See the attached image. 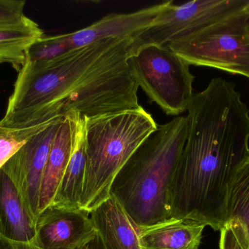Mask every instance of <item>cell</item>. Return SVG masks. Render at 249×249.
<instances>
[{
    "mask_svg": "<svg viewBox=\"0 0 249 249\" xmlns=\"http://www.w3.org/2000/svg\"><path fill=\"white\" fill-rule=\"evenodd\" d=\"M84 117L79 115L71 157L51 206L66 209H80L86 172Z\"/></svg>",
    "mask_w": 249,
    "mask_h": 249,
    "instance_id": "5bb4252c",
    "label": "cell"
},
{
    "mask_svg": "<svg viewBox=\"0 0 249 249\" xmlns=\"http://www.w3.org/2000/svg\"><path fill=\"white\" fill-rule=\"evenodd\" d=\"M219 249H249V238L241 224L228 222L221 230Z\"/></svg>",
    "mask_w": 249,
    "mask_h": 249,
    "instance_id": "d6986e66",
    "label": "cell"
},
{
    "mask_svg": "<svg viewBox=\"0 0 249 249\" xmlns=\"http://www.w3.org/2000/svg\"><path fill=\"white\" fill-rule=\"evenodd\" d=\"M36 232L42 249H83L97 238L89 211L54 206L39 214Z\"/></svg>",
    "mask_w": 249,
    "mask_h": 249,
    "instance_id": "9c48e42d",
    "label": "cell"
},
{
    "mask_svg": "<svg viewBox=\"0 0 249 249\" xmlns=\"http://www.w3.org/2000/svg\"><path fill=\"white\" fill-rule=\"evenodd\" d=\"M206 225L190 219H171L140 230L141 249H199Z\"/></svg>",
    "mask_w": 249,
    "mask_h": 249,
    "instance_id": "7c38bea8",
    "label": "cell"
},
{
    "mask_svg": "<svg viewBox=\"0 0 249 249\" xmlns=\"http://www.w3.org/2000/svg\"><path fill=\"white\" fill-rule=\"evenodd\" d=\"M246 12H247V17H248V20H247V30L249 34V5L246 9Z\"/></svg>",
    "mask_w": 249,
    "mask_h": 249,
    "instance_id": "44dd1931",
    "label": "cell"
},
{
    "mask_svg": "<svg viewBox=\"0 0 249 249\" xmlns=\"http://www.w3.org/2000/svg\"><path fill=\"white\" fill-rule=\"evenodd\" d=\"M64 117L55 118L34 136L1 168L13 181L36 225L44 171L54 137Z\"/></svg>",
    "mask_w": 249,
    "mask_h": 249,
    "instance_id": "ba28073f",
    "label": "cell"
},
{
    "mask_svg": "<svg viewBox=\"0 0 249 249\" xmlns=\"http://www.w3.org/2000/svg\"><path fill=\"white\" fill-rule=\"evenodd\" d=\"M57 118L42 120L19 128L0 127V170L30 139Z\"/></svg>",
    "mask_w": 249,
    "mask_h": 249,
    "instance_id": "e0dca14e",
    "label": "cell"
},
{
    "mask_svg": "<svg viewBox=\"0 0 249 249\" xmlns=\"http://www.w3.org/2000/svg\"><path fill=\"white\" fill-rule=\"evenodd\" d=\"M84 120L87 162L80 209L90 213L110 196L117 174L158 124L141 105Z\"/></svg>",
    "mask_w": 249,
    "mask_h": 249,
    "instance_id": "3957f363",
    "label": "cell"
},
{
    "mask_svg": "<svg viewBox=\"0 0 249 249\" xmlns=\"http://www.w3.org/2000/svg\"><path fill=\"white\" fill-rule=\"evenodd\" d=\"M45 36L39 25L29 19L20 26L0 29V63H7L20 70L29 48Z\"/></svg>",
    "mask_w": 249,
    "mask_h": 249,
    "instance_id": "9a60e30c",
    "label": "cell"
},
{
    "mask_svg": "<svg viewBox=\"0 0 249 249\" xmlns=\"http://www.w3.org/2000/svg\"><path fill=\"white\" fill-rule=\"evenodd\" d=\"M187 136V115L158 125L115 176L109 195L139 230L171 219V188Z\"/></svg>",
    "mask_w": 249,
    "mask_h": 249,
    "instance_id": "7a4b0ae2",
    "label": "cell"
},
{
    "mask_svg": "<svg viewBox=\"0 0 249 249\" xmlns=\"http://www.w3.org/2000/svg\"><path fill=\"white\" fill-rule=\"evenodd\" d=\"M0 234L12 241L36 239V224L31 218L13 181L0 170Z\"/></svg>",
    "mask_w": 249,
    "mask_h": 249,
    "instance_id": "4fadbf2b",
    "label": "cell"
},
{
    "mask_svg": "<svg viewBox=\"0 0 249 249\" xmlns=\"http://www.w3.org/2000/svg\"><path fill=\"white\" fill-rule=\"evenodd\" d=\"M83 249H96L92 248V247H90V245H89V246H87V247H85V248Z\"/></svg>",
    "mask_w": 249,
    "mask_h": 249,
    "instance_id": "7402d4cb",
    "label": "cell"
},
{
    "mask_svg": "<svg viewBox=\"0 0 249 249\" xmlns=\"http://www.w3.org/2000/svg\"><path fill=\"white\" fill-rule=\"evenodd\" d=\"M127 64L149 102H155L165 114L173 116L187 111L194 95L195 76L190 64L168 45L145 44L133 47Z\"/></svg>",
    "mask_w": 249,
    "mask_h": 249,
    "instance_id": "277c9868",
    "label": "cell"
},
{
    "mask_svg": "<svg viewBox=\"0 0 249 249\" xmlns=\"http://www.w3.org/2000/svg\"><path fill=\"white\" fill-rule=\"evenodd\" d=\"M24 0H0V29L15 27L29 20L24 14Z\"/></svg>",
    "mask_w": 249,
    "mask_h": 249,
    "instance_id": "ac0fdd59",
    "label": "cell"
},
{
    "mask_svg": "<svg viewBox=\"0 0 249 249\" xmlns=\"http://www.w3.org/2000/svg\"><path fill=\"white\" fill-rule=\"evenodd\" d=\"M249 5V0H195L180 5L170 0L152 24L135 38L134 48L168 45L190 38L240 14Z\"/></svg>",
    "mask_w": 249,
    "mask_h": 249,
    "instance_id": "8992f818",
    "label": "cell"
},
{
    "mask_svg": "<svg viewBox=\"0 0 249 249\" xmlns=\"http://www.w3.org/2000/svg\"><path fill=\"white\" fill-rule=\"evenodd\" d=\"M247 20L245 10L200 33L171 42L168 46L190 65L212 67L249 78Z\"/></svg>",
    "mask_w": 249,
    "mask_h": 249,
    "instance_id": "5b68a950",
    "label": "cell"
},
{
    "mask_svg": "<svg viewBox=\"0 0 249 249\" xmlns=\"http://www.w3.org/2000/svg\"><path fill=\"white\" fill-rule=\"evenodd\" d=\"M0 249H42L36 240L31 242L12 241L0 234Z\"/></svg>",
    "mask_w": 249,
    "mask_h": 249,
    "instance_id": "ffe728a7",
    "label": "cell"
},
{
    "mask_svg": "<svg viewBox=\"0 0 249 249\" xmlns=\"http://www.w3.org/2000/svg\"><path fill=\"white\" fill-rule=\"evenodd\" d=\"M230 222L241 224L249 240V157L235 171L228 187L225 225Z\"/></svg>",
    "mask_w": 249,
    "mask_h": 249,
    "instance_id": "2e32d148",
    "label": "cell"
},
{
    "mask_svg": "<svg viewBox=\"0 0 249 249\" xmlns=\"http://www.w3.org/2000/svg\"><path fill=\"white\" fill-rule=\"evenodd\" d=\"M79 115L77 113L66 115L54 137L41 184L39 216L53 202L67 169L74 146Z\"/></svg>",
    "mask_w": 249,
    "mask_h": 249,
    "instance_id": "30bf717a",
    "label": "cell"
},
{
    "mask_svg": "<svg viewBox=\"0 0 249 249\" xmlns=\"http://www.w3.org/2000/svg\"><path fill=\"white\" fill-rule=\"evenodd\" d=\"M168 1L146 7L130 13L108 15L84 29L72 33L45 36L43 46L50 58L60 57L73 50L109 38H136L149 27Z\"/></svg>",
    "mask_w": 249,
    "mask_h": 249,
    "instance_id": "52a82bcc",
    "label": "cell"
},
{
    "mask_svg": "<svg viewBox=\"0 0 249 249\" xmlns=\"http://www.w3.org/2000/svg\"><path fill=\"white\" fill-rule=\"evenodd\" d=\"M90 215L102 249H141L139 230L113 196L102 202Z\"/></svg>",
    "mask_w": 249,
    "mask_h": 249,
    "instance_id": "8fae6325",
    "label": "cell"
},
{
    "mask_svg": "<svg viewBox=\"0 0 249 249\" xmlns=\"http://www.w3.org/2000/svg\"><path fill=\"white\" fill-rule=\"evenodd\" d=\"M187 136L171 193V218L220 231L228 187L249 157V109L235 83L215 77L187 108Z\"/></svg>",
    "mask_w": 249,
    "mask_h": 249,
    "instance_id": "6da1fadb",
    "label": "cell"
}]
</instances>
